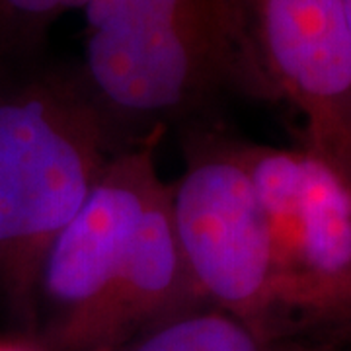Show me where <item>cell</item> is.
<instances>
[{"label": "cell", "instance_id": "6da1fadb", "mask_svg": "<svg viewBox=\"0 0 351 351\" xmlns=\"http://www.w3.org/2000/svg\"><path fill=\"white\" fill-rule=\"evenodd\" d=\"M82 78L127 145L207 113L226 92L267 98L244 0H90Z\"/></svg>", "mask_w": 351, "mask_h": 351}, {"label": "cell", "instance_id": "7a4b0ae2", "mask_svg": "<svg viewBox=\"0 0 351 351\" xmlns=\"http://www.w3.org/2000/svg\"><path fill=\"white\" fill-rule=\"evenodd\" d=\"M127 147L78 64L0 66V295L20 318L36 322L45 252Z\"/></svg>", "mask_w": 351, "mask_h": 351}, {"label": "cell", "instance_id": "3957f363", "mask_svg": "<svg viewBox=\"0 0 351 351\" xmlns=\"http://www.w3.org/2000/svg\"><path fill=\"white\" fill-rule=\"evenodd\" d=\"M170 217L201 301L271 338L285 336L277 308L276 256L239 141L189 133L186 168L168 186Z\"/></svg>", "mask_w": 351, "mask_h": 351}, {"label": "cell", "instance_id": "277c9868", "mask_svg": "<svg viewBox=\"0 0 351 351\" xmlns=\"http://www.w3.org/2000/svg\"><path fill=\"white\" fill-rule=\"evenodd\" d=\"M162 129L121 149L78 213L51 242L36 289L53 351H82L125 267L143 217L164 189L154 152Z\"/></svg>", "mask_w": 351, "mask_h": 351}, {"label": "cell", "instance_id": "5b68a950", "mask_svg": "<svg viewBox=\"0 0 351 351\" xmlns=\"http://www.w3.org/2000/svg\"><path fill=\"white\" fill-rule=\"evenodd\" d=\"M267 98L304 117L308 145L351 191V34L343 0H244Z\"/></svg>", "mask_w": 351, "mask_h": 351}, {"label": "cell", "instance_id": "8992f818", "mask_svg": "<svg viewBox=\"0 0 351 351\" xmlns=\"http://www.w3.org/2000/svg\"><path fill=\"white\" fill-rule=\"evenodd\" d=\"M308 154V180L297 244L277 287L289 338L351 339V191Z\"/></svg>", "mask_w": 351, "mask_h": 351}, {"label": "cell", "instance_id": "52a82bcc", "mask_svg": "<svg viewBox=\"0 0 351 351\" xmlns=\"http://www.w3.org/2000/svg\"><path fill=\"white\" fill-rule=\"evenodd\" d=\"M334 338H271L203 304L147 330L123 351H338Z\"/></svg>", "mask_w": 351, "mask_h": 351}, {"label": "cell", "instance_id": "ba28073f", "mask_svg": "<svg viewBox=\"0 0 351 351\" xmlns=\"http://www.w3.org/2000/svg\"><path fill=\"white\" fill-rule=\"evenodd\" d=\"M240 154L269 226L276 256L277 287L297 244L308 180L306 151H285L240 143Z\"/></svg>", "mask_w": 351, "mask_h": 351}, {"label": "cell", "instance_id": "9c48e42d", "mask_svg": "<svg viewBox=\"0 0 351 351\" xmlns=\"http://www.w3.org/2000/svg\"><path fill=\"white\" fill-rule=\"evenodd\" d=\"M90 0H0V66L43 57L59 18Z\"/></svg>", "mask_w": 351, "mask_h": 351}, {"label": "cell", "instance_id": "30bf717a", "mask_svg": "<svg viewBox=\"0 0 351 351\" xmlns=\"http://www.w3.org/2000/svg\"><path fill=\"white\" fill-rule=\"evenodd\" d=\"M0 351H39L22 341H0Z\"/></svg>", "mask_w": 351, "mask_h": 351}, {"label": "cell", "instance_id": "8fae6325", "mask_svg": "<svg viewBox=\"0 0 351 351\" xmlns=\"http://www.w3.org/2000/svg\"><path fill=\"white\" fill-rule=\"evenodd\" d=\"M346 4V16H348V25H350V34H351V0H343Z\"/></svg>", "mask_w": 351, "mask_h": 351}]
</instances>
